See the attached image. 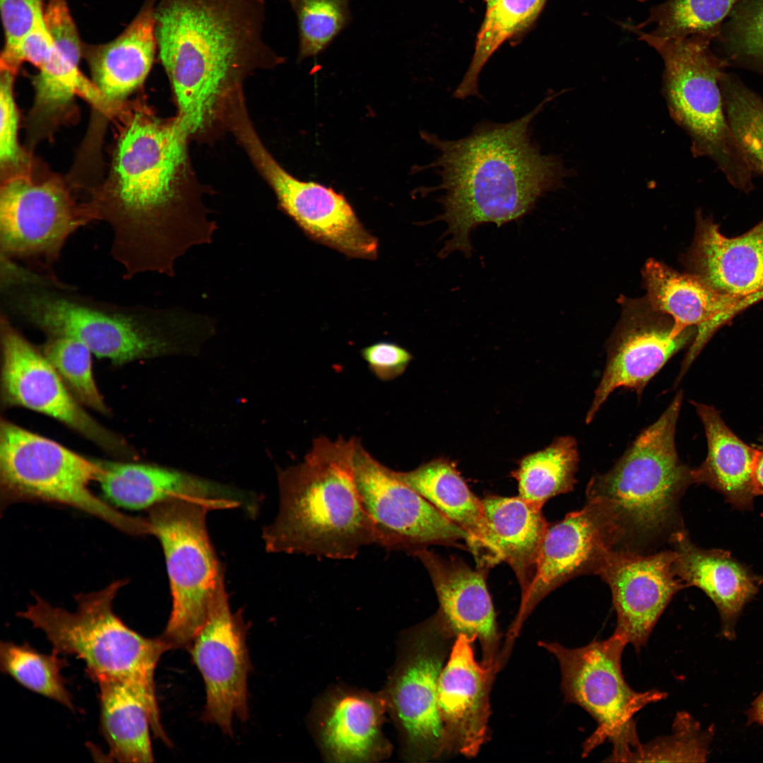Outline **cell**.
Instances as JSON below:
<instances>
[{
	"label": "cell",
	"instance_id": "obj_1",
	"mask_svg": "<svg viewBox=\"0 0 763 763\" xmlns=\"http://www.w3.org/2000/svg\"><path fill=\"white\" fill-rule=\"evenodd\" d=\"M113 119L110 167L84 201L89 216L110 226L111 254L125 278L172 277L177 261L213 242L218 229L192 179L189 135L177 116L160 118L141 101L126 102Z\"/></svg>",
	"mask_w": 763,
	"mask_h": 763
},
{
	"label": "cell",
	"instance_id": "obj_2",
	"mask_svg": "<svg viewBox=\"0 0 763 763\" xmlns=\"http://www.w3.org/2000/svg\"><path fill=\"white\" fill-rule=\"evenodd\" d=\"M555 95H548L532 111L508 123L484 121L467 136L446 140L422 131L439 154L421 169L434 168L441 183L422 193L441 190L443 212L434 221L447 225L449 237L438 253L471 255L470 236L480 225L501 226L530 213L547 192L562 185L567 171L555 155H543L531 138V122Z\"/></svg>",
	"mask_w": 763,
	"mask_h": 763
},
{
	"label": "cell",
	"instance_id": "obj_3",
	"mask_svg": "<svg viewBox=\"0 0 763 763\" xmlns=\"http://www.w3.org/2000/svg\"><path fill=\"white\" fill-rule=\"evenodd\" d=\"M155 18L176 116L189 136L222 122L250 73L284 62L264 37L265 0H157Z\"/></svg>",
	"mask_w": 763,
	"mask_h": 763
},
{
	"label": "cell",
	"instance_id": "obj_4",
	"mask_svg": "<svg viewBox=\"0 0 763 763\" xmlns=\"http://www.w3.org/2000/svg\"><path fill=\"white\" fill-rule=\"evenodd\" d=\"M1 300L16 317L47 336L73 338L92 353L122 365L165 352L177 338L199 332L202 314L181 307L120 305L83 295L49 273L6 259Z\"/></svg>",
	"mask_w": 763,
	"mask_h": 763
},
{
	"label": "cell",
	"instance_id": "obj_5",
	"mask_svg": "<svg viewBox=\"0 0 763 763\" xmlns=\"http://www.w3.org/2000/svg\"><path fill=\"white\" fill-rule=\"evenodd\" d=\"M358 441L319 437L302 462L279 473V510L262 536L268 552L352 560L377 545L355 481Z\"/></svg>",
	"mask_w": 763,
	"mask_h": 763
},
{
	"label": "cell",
	"instance_id": "obj_6",
	"mask_svg": "<svg viewBox=\"0 0 763 763\" xmlns=\"http://www.w3.org/2000/svg\"><path fill=\"white\" fill-rule=\"evenodd\" d=\"M678 391L660 417L637 437L607 472L594 475L587 501L600 503L617 530L623 550L636 552L667 533L682 529L678 503L694 483L679 458L676 426L682 401Z\"/></svg>",
	"mask_w": 763,
	"mask_h": 763
},
{
	"label": "cell",
	"instance_id": "obj_7",
	"mask_svg": "<svg viewBox=\"0 0 763 763\" xmlns=\"http://www.w3.org/2000/svg\"><path fill=\"white\" fill-rule=\"evenodd\" d=\"M125 581L76 596L74 612L54 607L38 596L18 616L45 633L57 654L74 656L95 682L116 680L129 685L143 700L152 731L162 736L154 674L161 656L172 649L161 636L148 638L128 627L114 612L113 601Z\"/></svg>",
	"mask_w": 763,
	"mask_h": 763
},
{
	"label": "cell",
	"instance_id": "obj_8",
	"mask_svg": "<svg viewBox=\"0 0 763 763\" xmlns=\"http://www.w3.org/2000/svg\"><path fill=\"white\" fill-rule=\"evenodd\" d=\"M626 28L663 59V93L671 117L691 140L694 157L709 158L732 187L750 192L755 175L723 107L720 81L728 64L711 50L712 38L661 39L629 25Z\"/></svg>",
	"mask_w": 763,
	"mask_h": 763
},
{
	"label": "cell",
	"instance_id": "obj_9",
	"mask_svg": "<svg viewBox=\"0 0 763 763\" xmlns=\"http://www.w3.org/2000/svg\"><path fill=\"white\" fill-rule=\"evenodd\" d=\"M102 473L101 462L2 420L0 427L1 504L40 501L69 506L134 536L146 535L145 518L114 509L89 489Z\"/></svg>",
	"mask_w": 763,
	"mask_h": 763
},
{
	"label": "cell",
	"instance_id": "obj_10",
	"mask_svg": "<svg viewBox=\"0 0 763 763\" xmlns=\"http://www.w3.org/2000/svg\"><path fill=\"white\" fill-rule=\"evenodd\" d=\"M627 644L614 633L605 640L595 639L578 648L538 642L559 663L565 702L579 706L597 723L595 731L583 743L584 757L608 741L613 744V752L605 761L628 762L641 744L634 715L668 696L656 689L637 692L630 687L622 669Z\"/></svg>",
	"mask_w": 763,
	"mask_h": 763
},
{
	"label": "cell",
	"instance_id": "obj_11",
	"mask_svg": "<svg viewBox=\"0 0 763 763\" xmlns=\"http://www.w3.org/2000/svg\"><path fill=\"white\" fill-rule=\"evenodd\" d=\"M148 510V534L163 550L172 610L161 637L172 649H188L206 621L215 597L224 588L221 566L206 528L213 510L200 502L174 498Z\"/></svg>",
	"mask_w": 763,
	"mask_h": 763
},
{
	"label": "cell",
	"instance_id": "obj_12",
	"mask_svg": "<svg viewBox=\"0 0 763 763\" xmlns=\"http://www.w3.org/2000/svg\"><path fill=\"white\" fill-rule=\"evenodd\" d=\"M89 222L85 203L76 200L68 182L29 155L1 173V255L49 266L68 238Z\"/></svg>",
	"mask_w": 763,
	"mask_h": 763
},
{
	"label": "cell",
	"instance_id": "obj_13",
	"mask_svg": "<svg viewBox=\"0 0 763 763\" xmlns=\"http://www.w3.org/2000/svg\"><path fill=\"white\" fill-rule=\"evenodd\" d=\"M411 633L383 695L406 756L422 762L448 753L437 692L446 641L453 634L434 616Z\"/></svg>",
	"mask_w": 763,
	"mask_h": 763
},
{
	"label": "cell",
	"instance_id": "obj_14",
	"mask_svg": "<svg viewBox=\"0 0 763 763\" xmlns=\"http://www.w3.org/2000/svg\"><path fill=\"white\" fill-rule=\"evenodd\" d=\"M231 131L273 191L280 209L307 237L350 258H377V239L365 228L343 194L288 173L267 150L249 117L237 120Z\"/></svg>",
	"mask_w": 763,
	"mask_h": 763
},
{
	"label": "cell",
	"instance_id": "obj_15",
	"mask_svg": "<svg viewBox=\"0 0 763 763\" xmlns=\"http://www.w3.org/2000/svg\"><path fill=\"white\" fill-rule=\"evenodd\" d=\"M355 477L362 504L373 521L377 545L413 555L431 545H457L470 536L399 480L358 441Z\"/></svg>",
	"mask_w": 763,
	"mask_h": 763
},
{
	"label": "cell",
	"instance_id": "obj_16",
	"mask_svg": "<svg viewBox=\"0 0 763 763\" xmlns=\"http://www.w3.org/2000/svg\"><path fill=\"white\" fill-rule=\"evenodd\" d=\"M0 333L1 396L5 406L23 407L48 415L110 452L130 454L122 439L83 409L42 351L30 343L3 312Z\"/></svg>",
	"mask_w": 763,
	"mask_h": 763
},
{
	"label": "cell",
	"instance_id": "obj_17",
	"mask_svg": "<svg viewBox=\"0 0 763 763\" xmlns=\"http://www.w3.org/2000/svg\"><path fill=\"white\" fill-rule=\"evenodd\" d=\"M619 541L614 522L596 501H587L581 510L548 525L540 546L535 575L528 591L521 596L502 653L509 655L524 622L545 596L575 576L597 574Z\"/></svg>",
	"mask_w": 763,
	"mask_h": 763
},
{
	"label": "cell",
	"instance_id": "obj_18",
	"mask_svg": "<svg viewBox=\"0 0 763 763\" xmlns=\"http://www.w3.org/2000/svg\"><path fill=\"white\" fill-rule=\"evenodd\" d=\"M247 632L242 616L230 610L224 588L212 601L206 622L187 649L206 687L201 718L230 736L234 718H249L247 678L252 666Z\"/></svg>",
	"mask_w": 763,
	"mask_h": 763
},
{
	"label": "cell",
	"instance_id": "obj_19",
	"mask_svg": "<svg viewBox=\"0 0 763 763\" xmlns=\"http://www.w3.org/2000/svg\"><path fill=\"white\" fill-rule=\"evenodd\" d=\"M621 318L608 344L605 368L585 421L590 423L609 396L618 388L641 396L649 381L678 352L692 343L690 328L673 334V319L655 310L646 297L622 300Z\"/></svg>",
	"mask_w": 763,
	"mask_h": 763
},
{
	"label": "cell",
	"instance_id": "obj_20",
	"mask_svg": "<svg viewBox=\"0 0 763 763\" xmlns=\"http://www.w3.org/2000/svg\"><path fill=\"white\" fill-rule=\"evenodd\" d=\"M672 549L653 554L610 551L597 575L608 584L617 615L614 634L639 652L673 596L687 586L674 569Z\"/></svg>",
	"mask_w": 763,
	"mask_h": 763
},
{
	"label": "cell",
	"instance_id": "obj_21",
	"mask_svg": "<svg viewBox=\"0 0 763 763\" xmlns=\"http://www.w3.org/2000/svg\"><path fill=\"white\" fill-rule=\"evenodd\" d=\"M646 299L656 311L673 321L678 336L697 327L695 336L680 367L685 374L714 331L754 300L721 293L691 273H680L650 259L642 271Z\"/></svg>",
	"mask_w": 763,
	"mask_h": 763
},
{
	"label": "cell",
	"instance_id": "obj_22",
	"mask_svg": "<svg viewBox=\"0 0 763 763\" xmlns=\"http://www.w3.org/2000/svg\"><path fill=\"white\" fill-rule=\"evenodd\" d=\"M475 639L459 634L438 682V706L448 753L473 757L488 735L490 692L496 666L476 661Z\"/></svg>",
	"mask_w": 763,
	"mask_h": 763
},
{
	"label": "cell",
	"instance_id": "obj_23",
	"mask_svg": "<svg viewBox=\"0 0 763 763\" xmlns=\"http://www.w3.org/2000/svg\"><path fill=\"white\" fill-rule=\"evenodd\" d=\"M412 555L420 560L431 578L439 603L435 616L453 635L478 639L481 663L499 670L500 635L487 588V569H473L461 560L446 559L427 548Z\"/></svg>",
	"mask_w": 763,
	"mask_h": 763
},
{
	"label": "cell",
	"instance_id": "obj_24",
	"mask_svg": "<svg viewBox=\"0 0 763 763\" xmlns=\"http://www.w3.org/2000/svg\"><path fill=\"white\" fill-rule=\"evenodd\" d=\"M97 481L107 500L131 510L149 509L164 501L183 498L209 506L213 510L248 509L254 497L232 488L151 464L101 462Z\"/></svg>",
	"mask_w": 763,
	"mask_h": 763
},
{
	"label": "cell",
	"instance_id": "obj_25",
	"mask_svg": "<svg viewBox=\"0 0 763 763\" xmlns=\"http://www.w3.org/2000/svg\"><path fill=\"white\" fill-rule=\"evenodd\" d=\"M685 262L690 273L721 293L763 298V220L743 235L728 237L711 218L697 213Z\"/></svg>",
	"mask_w": 763,
	"mask_h": 763
},
{
	"label": "cell",
	"instance_id": "obj_26",
	"mask_svg": "<svg viewBox=\"0 0 763 763\" xmlns=\"http://www.w3.org/2000/svg\"><path fill=\"white\" fill-rule=\"evenodd\" d=\"M674 569L687 586L700 588L714 603L721 618V634L731 640L745 606L757 593L760 576L721 549L697 546L684 528L670 536Z\"/></svg>",
	"mask_w": 763,
	"mask_h": 763
},
{
	"label": "cell",
	"instance_id": "obj_27",
	"mask_svg": "<svg viewBox=\"0 0 763 763\" xmlns=\"http://www.w3.org/2000/svg\"><path fill=\"white\" fill-rule=\"evenodd\" d=\"M387 709L383 694L336 690L324 699L317 715V734L326 756L336 762L379 760L390 752L382 733Z\"/></svg>",
	"mask_w": 763,
	"mask_h": 763
},
{
	"label": "cell",
	"instance_id": "obj_28",
	"mask_svg": "<svg viewBox=\"0 0 763 763\" xmlns=\"http://www.w3.org/2000/svg\"><path fill=\"white\" fill-rule=\"evenodd\" d=\"M156 1H146L128 27L112 41L85 49L93 83L102 96V115L112 118L150 72L158 51Z\"/></svg>",
	"mask_w": 763,
	"mask_h": 763
},
{
	"label": "cell",
	"instance_id": "obj_29",
	"mask_svg": "<svg viewBox=\"0 0 763 763\" xmlns=\"http://www.w3.org/2000/svg\"><path fill=\"white\" fill-rule=\"evenodd\" d=\"M394 474L468 534V548L478 567L487 569L499 562L482 501L470 490L454 462L439 458Z\"/></svg>",
	"mask_w": 763,
	"mask_h": 763
},
{
	"label": "cell",
	"instance_id": "obj_30",
	"mask_svg": "<svg viewBox=\"0 0 763 763\" xmlns=\"http://www.w3.org/2000/svg\"><path fill=\"white\" fill-rule=\"evenodd\" d=\"M703 424L707 443L704 461L692 469L694 483L721 494L734 508H752L757 496L755 483L757 448L744 442L713 406L692 402Z\"/></svg>",
	"mask_w": 763,
	"mask_h": 763
},
{
	"label": "cell",
	"instance_id": "obj_31",
	"mask_svg": "<svg viewBox=\"0 0 763 763\" xmlns=\"http://www.w3.org/2000/svg\"><path fill=\"white\" fill-rule=\"evenodd\" d=\"M481 501L499 560L512 568L523 596L535 575L540 546L549 525L543 507L519 496H489Z\"/></svg>",
	"mask_w": 763,
	"mask_h": 763
},
{
	"label": "cell",
	"instance_id": "obj_32",
	"mask_svg": "<svg viewBox=\"0 0 763 763\" xmlns=\"http://www.w3.org/2000/svg\"><path fill=\"white\" fill-rule=\"evenodd\" d=\"M97 684L100 729L110 757L126 763L153 762L150 716L142 698L122 682L106 680Z\"/></svg>",
	"mask_w": 763,
	"mask_h": 763
},
{
	"label": "cell",
	"instance_id": "obj_33",
	"mask_svg": "<svg viewBox=\"0 0 763 763\" xmlns=\"http://www.w3.org/2000/svg\"><path fill=\"white\" fill-rule=\"evenodd\" d=\"M579 461L577 442L571 436L557 437L545 449L524 456L511 473L519 496L543 507L550 498L572 491Z\"/></svg>",
	"mask_w": 763,
	"mask_h": 763
},
{
	"label": "cell",
	"instance_id": "obj_34",
	"mask_svg": "<svg viewBox=\"0 0 763 763\" xmlns=\"http://www.w3.org/2000/svg\"><path fill=\"white\" fill-rule=\"evenodd\" d=\"M546 1L495 0L486 8L474 54L467 71L453 93L454 98L482 97L478 81L483 66L502 44L533 22Z\"/></svg>",
	"mask_w": 763,
	"mask_h": 763
},
{
	"label": "cell",
	"instance_id": "obj_35",
	"mask_svg": "<svg viewBox=\"0 0 763 763\" xmlns=\"http://www.w3.org/2000/svg\"><path fill=\"white\" fill-rule=\"evenodd\" d=\"M54 652L41 653L28 644L1 641L0 668L27 690L74 711L72 696L61 675L66 664Z\"/></svg>",
	"mask_w": 763,
	"mask_h": 763
},
{
	"label": "cell",
	"instance_id": "obj_36",
	"mask_svg": "<svg viewBox=\"0 0 763 763\" xmlns=\"http://www.w3.org/2000/svg\"><path fill=\"white\" fill-rule=\"evenodd\" d=\"M740 0H667L651 8L649 18L634 28L654 25L650 35L661 39L692 35L714 38L723 19Z\"/></svg>",
	"mask_w": 763,
	"mask_h": 763
},
{
	"label": "cell",
	"instance_id": "obj_37",
	"mask_svg": "<svg viewBox=\"0 0 763 763\" xmlns=\"http://www.w3.org/2000/svg\"><path fill=\"white\" fill-rule=\"evenodd\" d=\"M720 86L729 125L752 172L763 176V98L726 72Z\"/></svg>",
	"mask_w": 763,
	"mask_h": 763
},
{
	"label": "cell",
	"instance_id": "obj_38",
	"mask_svg": "<svg viewBox=\"0 0 763 763\" xmlns=\"http://www.w3.org/2000/svg\"><path fill=\"white\" fill-rule=\"evenodd\" d=\"M42 351L80 403L109 413L94 379L93 353L85 344L71 337L48 336Z\"/></svg>",
	"mask_w": 763,
	"mask_h": 763
},
{
	"label": "cell",
	"instance_id": "obj_39",
	"mask_svg": "<svg viewBox=\"0 0 763 763\" xmlns=\"http://www.w3.org/2000/svg\"><path fill=\"white\" fill-rule=\"evenodd\" d=\"M297 22L298 59L324 52L350 23V0H286Z\"/></svg>",
	"mask_w": 763,
	"mask_h": 763
},
{
	"label": "cell",
	"instance_id": "obj_40",
	"mask_svg": "<svg viewBox=\"0 0 763 763\" xmlns=\"http://www.w3.org/2000/svg\"><path fill=\"white\" fill-rule=\"evenodd\" d=\"M713 731V728L702 730L699 723L690 714L678 712L673 724L672 734L641 744L631 755L629 762H704L709 752Z\"/></svg>",
	"mask_w": 763,
	"mask_h": 763
},
{
	"label": "cell",
	"instance_id": "obj_41",
	"mask_svg": "<svg viewBox=\"0 0 763 763\" xmlns=\"http://www.w3.org/2000/svg\"><path fill=\"white\" fill-rule=\"evenodd\" d=\"M730 59L763 71V0H740L723 32Z\"/></svg>",
	"mask_w": 763,
	"mask_h": 763
},
{
	"label": "cell",
	"instance_id": "obj_42",
	"mask_svg": "<svg viewBox=\"0 0 763 763\" xmlns=\"http://www.w3.org/2000/svg\"><path fill=\"white\" fill-rule=\"evenodd\" d=\"M16 73L1 69L0 78V165L1 173L19 167L28 158L18 139V112L13 95Z\"/></svg>",
	"mask_w": 763,
	"mask_h": 763
},
{
	"label": "cell",
	"instance_id": "obj_43",
	"mask_svg": "<svg viewBox=\"0 0 763 763\" xmlns=\"http://www.w3.org/2000/svg\"><path fill=\"white\" fill-rule=\"evenodd\" d=\"M5 45L0 65L14 57L23 40L43 19V0H0Z\"/></svg>",
	"mask_w": 763,
	"mask_h": 763
},
{
	"label": "cell",
	"instance_id": "obj_44",
	"mask_svg": "<svg viewBox=\"0 0 763 763\" xmlns=\"http://www.w3.org/2000/svg\"><path fill=\"white\" fill-rule=\"evenodd\" d=\"M362 358L369 369L379 379L390 381L401 376L412 360L411 354L402 346L382 341L364 348Z\"/></svg>",
	"mask_w": 763,
	"mask_h": 763
},
{
	"label": "cell",
	"instance_id": "obj_45",
	"mask_svg": "<svg viewBox=\"0 0 763 763\" xmlns=\"http://www.w3.org/2000/svg\"><path fill=\"white\" fill-rule=\"evenodd\" d=\"M747 723L763 727V691L752 702L747 711Z\"/></svg>",
	"mask_w": 763,
	"mask_h": 763
},
{
	"label": "cell",
	"instance_id": "obj_46",
	"mask_svg": "<svg viewBox=\"0 0 763 763\" xmlns=\"http://www.w3.org/2000/svg\"><path fill=\"white\" fill-rule=\"evenodd\" d=\"M757 448V459L755 470V483L757 495H763V440L755 446Z\"/></svg>",
	"mask_w": 763,
	"mask_h": 763
},
{
	"label": "cell",
	"instance_id": "obj_47",
	"mask_svg": "<svg viewBox=\"0 0 763 763\" xmlns=\"http://www.w3.org/2000/svg\"><path fill=\"white\" fill-rule=\"evenodd\" d=\"M485 1L486 8H489L490 6H491L493 4V3L495 1V0H485Z\"/></svg>",
	"mask_w": 763,
	"mask_h": 763
},
{
	"label": "cell",
	"instance_id": "obj_48",
	"mask_svg": "<svg viewBox=\"0 0 763 763\" xmlns=\"http://www.w3.org/2000/svg\"><path fill=\"white\" fill-rule=\"evenodd\" d=\"M638 1H641V2H643V1H645L646 0H638Z\"/></svg>",
	"mask_w": 763,
	"mask_h": 763
}]
</instances>
